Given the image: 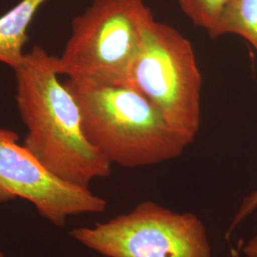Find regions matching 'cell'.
<instances>
[{
  "mask_svg": "<svg viewBox=\"0 0 257 257\" xmlns=\"http://www.w3.org/2000/svg\"><path fill=\"white\" fill-rule=\"evenodd\" d=\"M184 14L197 27L213 37L221 16L230 0H177Z\"/></svg>",
  "mask_w": 257,
  "mask_h": 257,
  "instance_id": "9",
  "label": "cell"
},
{
  "mask_svg": "<svg viewBox=\"0 0 257 257\" xmlns=\"http://www.w3.org/2000/svg\"><path fill=\"white\" fill-rule=\"evenodd\" d=\"M127 86L152 102L193 143L201 125L202 75L191 41L152 13L144 23Z\"/></svg>",
  "mask_w": 257,
  "mask_h": 257,
  "instance_id": "3",
  "label": "cell"
},
{
  "mask_svg": "<svg viewBox=\"0 0 257 257\" xmlns=\"http://www.w3.org/2000/svg\"><path fill=\"white\" fill-rule=\"evenodd\" d=\"M257 210V189L252 193L247 195L243 201L240 204L237 211L235 212L232 220L230 222V226L226 231V238L230 239L232 232L238 227L239 225L246 220L250 214H252Z\"/></svg>",
  "mask_w": 257,
  "mask_h": 257,
  "instance_id": "10",
  "label": "cell"
},
{
  "mask_svg": "<svg viewBox=\"0 0 257 257\" xmlns=\"http://www.w3.org/2000/svg\"><path fill=\"white\" fill-rule=\"evenodd\" d=\"M151 10L143 0H93L72 23L55 72L67 77L127 85Z\"/></svg>",
  "mask_w": 257,
  "mask_h": 257,
  "instance_id": "4",
  "label": "cell"
},
{
  "mask_svg": "<svg viewBox=\"0 0 257 257\" xmlns=\"http://www.w3.org/2000/svg\"><path fill=\"white\" fill-rule=\"evenodd\" d=\"M47 0H21L0 17V62L13 70L23 61L27 30L40 6Z\"/></svg>",
  "mask_w": 257,
  "mask_h": 257,
  "instance_id": "7",
  "label": "cell"
},
{
  "mask_svg": "<svg viewBox=\"0 0 257 257\" xmlns=\"http://www.w3.org/2000/svg\"><path fill=\"white\" fill-rule=\"evenodd\" d=\"M0 257H5L4 256V254H3V252L0 250Z\"/></svg>",
  "mask_w": 257,
  "mask_h": 257,
  "instance_id": "13",
  "label": "cell"
},
{
  "mask_svg": "<svg viewBox=\"0 0 257 257\" xmlns=\"http://www.w3.org/2000/svg\"><path fill=\"white\" fill-rule=\"evenodd\" d=\"M70 235L105 257H211L208 231L197 215L151 200Z\"/></svg>",
  "mask_w": 257,
  "mask_h": 257,
  "instance_id": "5",
  "label": "cell"
},
{
  "mask_svg": "<svg viewBox=\"0 0 257 257\" xmlns=\"http://www.w3.org/2000/svg\"><path fill=\"white\" fill-rule=\"evenodd\" d=\"M63 83L78 105L85 137L111 165H157L179 157L191 144L130 86L84 77Z\"/></svg>",
  "mask_w": 257,
  "mask_h": 257,
  "instance_id": "2",
  "label": "cell"
},
{
  "mask_svg": "<svg viewBox=\"0 0 257 257\" xmlns=\"http://www.w3.org/2000/svg\"><path fill=\"white\" fill-rule=\"evenodd\" d=\"M243 245V241H239L237 248H230V257H240V253H241V248Z\"/></svg>",
  "mask_w": 257,
  "mask_h": 257,
  "instance_id": "12",
  "label": "cell"
},
{
  "mask_svg": "<svg viewBox=\"0 0 257 257\" xmlns=\"http://www.w3.org/2000/svg\"><path fill=\"white\" fill-rule=\"evenodd\" d=\"M14 71L16 100L28 131L23 147L68 183L89 188L94 179L108 177L111 164L85 137L78 105L55 72V56L35 46Z\"/></svg>",
  "mask_w": 257,
  "mask_h": 257,
  "instance_id": "1",
  "label": "cell"
},
{
  "mask_svg": "<svg viewBox=\"0 0 257 257\" xmlns=\"http://www.w3.org/2000/svg\"><path fill=\"white\" fill-rule=\"evenodd\" d=\"M224 35L243 37L257 52V0H230L212 37Z\"/></svg>",
  "mask_w": 257,
  "mask_h": 257,
  "instance_id": "8",
  "label": "cell"
},
{
  "mask_svg": "<svg viewBox=\"0 0 257 257\" xmlns=\"http://www.w3.org/2000/svg\"><path fill=\"white\" fill-rule=\"evenodd\" d=\"M241 252L246 257H257V234L249 239L246 244L243 243Z\"/></svg>",
  "mask_w": 257,
  "mask_h": 257,
  "instance_id": "11",
  "label": "cell"
},
{
  "mask_svg": "<svg viewBox=\"0 0 257 257\" xmlns=\"http://www.w3.org/2000/svg\"><path fill=\"white\" fill-rule=\"evenodd\" d=\"M19 141L17 133L0 127V205L25 199L44 219L59 228L70 216L106 210L104 198L89 188L56 177Z\"/></svg>",
  "mask_w": 257,
  "mask_h": 257,
  "instance_id": "6",
  "label": "cell"
}]
</instances>
